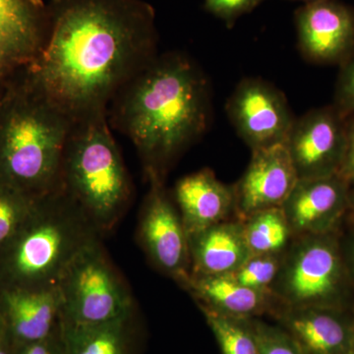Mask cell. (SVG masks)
I'll use <instances>...</instances> for the list:
<instances>
[{
    "label": "cell",
    "instance_id": "cell-27",
    "mask_svg": "<svg viewBox=\"0 0 354 354\" xmlns=\"http://www.w3.org/2000/svg\"><path fill=\"white\" fill-rule=\"evenodd\" d=\"M333 104L344 115H354V57L339 66Z\"/></svg>",
    "mask_w": 354,
    "mask_h": 354
},
{
    "label": "cell",
    "instance_id": "cell-16",
    "mask_svg": "<svg viewBox=\"0 0 354 354\" xmlns=\"http://www.w3.org/2000/svg\"><path fill=\"white\" fill-rule=\"evenodd\" d=\"M304 354H351L353 322L341 309L283 307L276 315Z\"/></svg>",
    "mask_w": 354,
    "mask_h": 354
},
{
    "label": "cell",
    "instance_id": "cell-18",
    "mask_svg": "<svg viewBox=\"0 0 354 354\" xmlns=\"http://www.w3.org/2000/svg\"><path fill=\"white\" fill-rule=\"evenodd\" d=\"M196 302L223 315L255 319L277 313L283 308L272 292L254 290L239 283L232 274L194 276L181 285Z\"/></svg>",
    "mask_w": 354,
    "mask_h": 354
},
{
    "label": "cell",
    "instance_id": "cell-34",
    "mask_svg": "<svg viewBox=\"0 0 354 354\" xmlns=\"http://www.w3.org/2000/svg\"><path fill=\"white\" fill-rule=\"evenodd\" d=\"M351 261H353V265L354 268V245L353 247V249H351Z\"/></svg>",
    "mask_w": 354,
    "mask_h": 354
},
{
    "label": "cell",
    "instance_id": "cell-22",
    "mask_svg": "<svg viewBox=\"0 0 354 354\" xmlns=\"http://www.w3.org/2000/svg\"><path fill=\"white\" fill-rule=\"evenodd\" d=\"M215 335L223 354H260L254 319L234 318L198 306Z\"/></svg>",
    "mask_w": 354,
    "mask_h": 354
},
{
    "label": "cell",
    "instance_id": "cell-2",
    "mask_svg": "<svg viewBox=\"0 0 354 354\" xmlns=\"http://www.w3.org/2000/svg\"><path fill=\"white\" fill-rule=\"evenodd\" d=\"M109 104V125L131 140L146 177L165 180L174 160L208 130L211 86L192 58L171 51L133 77Z\"/></svg>",
    "mask_w": 354,
    "mask_h": 354
},
{
    "label": "cell",
    "instance_id": "cell-21",
    "mask_svg": "<svg viewBox=\"0 0 354 354\" xmlns=\"http://www.w3.org/2000/svg\"><path fill=\"white\" fill-rule=\"evenodd\" d=\"M241 221L251 255L285 253L295 239L281 208L256 212Z\"/></svg>",
    "mask_w": 354,
    "mask_h": 354
},
{
    "label": "cell",
    "instance_id": "cell-7",
    "mask_svg": "<svg viewBox=\"0 0 354 354\" xmlns=\"http://www.w3.org/2000/svg\"><path fill=\"white\" fill-rule=\"evenodd\" d=\"M346 292V267L334 235L293 239L272 286L281 307L341 309Z\"/></svg>",
    "mask_w": 354,
    "mask_h": 354
},
{
    "label": "cell",
    "instance_id": "cell-12",
    "mask_svg": "<svg viewBox=\"0 0 354 354\" xmlns=\"http://www.w3.org/2000/svg\"><path fill=\"white\" fill-rule=\"evenodd\" d=\"M50 21L46 0H0V94L41 55Z\"/></svg>",
    "mask_w": 354,
    "mask_h": 354
},
{
    "label": "cell",
    "instance_id": "cell-24",
    "mask_svg": "<svg viewBox=\"0 0 354 354\" xmlns=\"http://www.w3.org/2000/svg\"><path fill=\"white\" fill-rule=\"evenodd\" d=\"M285 253L254 254L232 274L242 285L254 290L272 292L278 278Z\"/></svg>",
    "mask_w": 354,
    "mask_h": 354
},
{
    "label": "cell",
    "instance_id": "cell-19",
    "mask_svg": "<svg viewBox=\"0 0 354 354\" xmlns=\"http://www.w3.org/2000/svg\"><path fill=\"white\" fill-rule=\"evenodd\" d=\"M190 274L216 276L236 272L251 256L241 221L228 220L188 236Z\"/></svg>",
    "mask_w": 354,
    "mask_h": 354
},
{
    "label": "cell",
    "instance_id": "cell-26",
    "mask_svg": "<svg viewBox=\"0 0 354 354\" xmlns=\"http://www.w3.org/2000/svg\"><path fill=\"white\" fill-rule=\"evenodd\" d=\"M263 0H205L204 8L218 19L223 20L227 28H232L236 21L252 12Z\"/></svg>",
    "mask_w": 354,
    "mask_h": 354
},
{
    "label": "cell",
    "instance_id": "cell-5",
    "mask_svg": "<svg viewBox=\"0 0 354 354\" xmlns=\"http://www.w3.org/2000/svg\"><path fill=\"white\" fill-rule=\"evenodd\" d=\"M60 186L102 236L127 213L132 183L111 131L108 111L88 114L72 122L62 157Z\"/></svg>",
    "mask_w": 354,
    "mask_h": 354
},
{
    "label": "cell",
    "instance_id": "cell-28",
    "mask_svg": "<svg viewBox=\"0 0 354 354\" xmlns=\"http://www.w3.org/2000/svg\"><path fill=\"white\" fill-rule=\"evenodd\" d=\"M14 354H65L62 328L55 335L43 341L13 346Z\"/></svg>",
    "mask_w": 354,
    "mask_h": 354
},
{
    "label": "cell",
    "instance_id": "cell-29",
    "mask_svg": "<svg viewBox=\"0 0 354 354\" xmlns=\"http://www.w3.org/2000/svg\"><path fill=\"white\" fill-rule=\"evenodd\" d=\"M346 147L339 174L351 186L354 185V115L348 116Z\"/></svg>",
    "mask_w": 354,
    "mask_h": 354
},
{
    "label": "cell",
    "instance_id": "cell-8",
    "mask_svg": "<svg viewBox=\"0 0 354 354\" xmlns=\"http://www.w3.org/2000/svg\"><path fill=\"white\" fill-rule=\"evenodd\" d=\"M147 179L149 190L137 230L139 243L152 264L181 286L191 272L187 234L165 180L155 176Z\"/></svg>",
    "mask_w": 354,
    "mask_h": 354
},
{
    "label": "cell",
    "instance_id": "cell-6",
    "mask_svg": "<svg viewBox=\"0 0 354 354\" xmlns=\"http://www.w3.org/2000/svg\"><path fill=\"white\" fill-rule=\"evenodd\" d=\"M57 288L64 322L101 324L135 315L131 291L109 260L102 239L72 260Z\"/></svg>",
    "mask_w": 354,
    "mask_h": 354
},
{
    "label": "cell",
    "instance_id": "cell-17",
    "mask_svg": "<svg viewBox=\"0 0 354 354\" xmlns=\"http://www.w3.org/2000/svg\"><path fill=\"white\" fill-rule=\"evenodd\" d=\"M174 198L187 236L234 216V187L221 183L209 169L179 179Z\"/></svg>",
    "mask_w": 354,
    "mask_h": 354
},
{
    "label": "cell",
    "instance_id": "cell-4",
    "mask_svg": "<svg viewBox=\"0 0 354 354\" xmlns=\"http://www.w3.org/2000/svg\"><path fill=\"white\" fill-rule=\"evenodd\" d=\"M102 235L62 186L37 199L0 246V290L57 288L72 260Z\"/></svg>",
    "mask_w": 354,
    "mask_h": 354
},
{
    "label": "cell",
    "instance_id": "cell-30",
    "mask_svg": "<svg viewBox=\"0 0 354 354\" xmlns=\"http://www.w3.org/2000/svg\"><path fill=\"white\" fill-rule=\"evenodd\" d=\"M0 354H14L13 344L6 335L0 341Z\"/></svg>",
    "mask_w": 354,
    "mask_h": 354
},
{
    "label": "cell",
    "instance_id": "cell-33",
    "mask_svg": "<svg viewBox=\"0 0 354 354\" xmlns=\"http://www.w3.org/2000/svg\"><path fill=\"white\" fill-rule=\"evenodd\" d=\"M292 1L304 2V4L310 3V2L316 1V0H292Z\"/></svg>",
    "mask_w": 354,
    "mask_h": 354
},
{
    "label": "cell",
    "instance_id": "cell-32",
    "mask_svg": "<svg viewBox=\"0 0 354 354\" xmlns=\"http://www.w3.org/2000/svg\"><path fill=\"white\" fill-rule=\"evenodd\" d=\"M6 337V328H4L3 320H2L1 313H0V341Z\"/></svg>",
    "mask_w": 354,
    "mask_h": 354
},
{
    "label": "cell",
    "instance_id": "cell-14",
    "mask_svg": "<svg viewBox=\"0 0 354 354\" xmlns=\"http://www.w3.org/2000/svg\"><path fill=\"white\" fill-rule=\"evenodd\" d=\"M351 185L339 174L298 179L281 209L293 239L333 234L349 208Z\"/></svg>",
    "mask_w": 354,
    "mask_h": 354
},
{
    "label": "cell",
    "instance_id": "cell-3",
    "mask_svg": "<svg viewBox=\"0 0 354 354\" xmlns=\"http://www.w3.org/2000/svg\"><path fill=\"white\" fill-rule=\"evenodd\" d=\"M72 122L27 69L16 77L0 94V180L34 197L57 189Z\"/></svg>",
    "mask_w": 354,
    "mask_h": 354
},
{
    "label": "cell",
    "instance_id": "cell-9",
    "mask_svg": "<svg viewBox=\"0 0 354 354\" xmlns=\"http://www.w3.org/2000/svg\"><path fill=\"white\" fill-rule=\"evenodd\" d=\"M225 111L252 152L285 144L297 118L286 95L260 78H246L237 84Z\"/></svg>",
    "mask_w": 354,
    "mask_h": 354
},
{
    "label": "cell",
    "instance_id": "cell-20",
    "mask_svg": "<svg viewBox=\"0 0 354 354\" xmlns=\"http://www.w3.org/2000/svg\"><path fill=\"white\" fill-rule=\"evenodd\" d=\"M134 317L101 324L62 321L65 354H133Z\"/></svg>",
    "mask_w": 354,
    "mask_h": 354
},
{
    "label": "cell",
    "instance_id": "cell-10",
    "mask_svg": "<svg viewBox=\"0 0 354 354\" xmlns=\"http://www.w3.org/2000/svg\"><path fill=\"white\" fill-rule=\"evenodd\" d=\"M348 118L334 104L295 118L285 145L298 179L339 174L346 147Z\"/></svg>",
    "mask_w": 354,
    "mask_h": 354
},
{
    "label": "cell",
    "instance_id": "cell-15",
    "mask_svg": "<svg viewBox=\"0 0 354 354\" xmlns=\"http://www.w3.org/2000/svg\"><path fill=\"white\" fill-rule=\"evenodd\" d=\"M0 313L13 346L43 341L62 328L59 291L57 288L0 290Z\"/></svg>",
    "mask_w": 354,
    "mask_h": 354
},
{
    "label": "cell",
    "instance_id": "cell-35",
    "mask_svg": "<svg viewBox=\"0 0 354 354\" xmlns=\"http://www.w3.org/2000/svg\"><path fill=\"white\" fill-rule=\"evenodd\" d=\"M351 354H354V325H353V348H351Z\"/></svg>",
    "mask_w": 354,
    "mask_h": 354
},
{
    "label": "cell",
    "instance_id": "cell-23",
    "mask_svg": "<svg viewBox=\"0 0 354 354\" xmlns=\"http://www.w3.org/2000/svg\"><path fill=\"white\" fill-rule=\"evenodd\" d=\"M38 198L0 180V246L17 232Z\"/></svg>",
    "mask_w": 354,
    "mask_h": 354
},
{
    "label": "cell",
    "instance_id": "cell-31",
    "mask_svg": "<svg viewBox=\"0 0 354 354\" xmlns=\"http://www.w3.org/2000/svg\"><path fill=\"white\" fill-rule=\"evenodd\" d=\"M349 208L353 209L354 214V185L351 186V192H349Z\"/></svg>",
    "mask_w": 354,
    "mask_h": 354
},
{
    "label": "cell",
    "instance_id": "cell-1",
    "mask_svg": "<svg viewBox=\"0 0 354 354\" xmlns=\"http://www.w3.org/2000/svg\"><path fill=\"white\" fill-rule=\"evenodd\" d=\"M48 3V39L28 73L72 120L108 111L120 88L158 55L155 9L144 0Z\"/></svg>",
    "mask_w": 354,
    "mask_h": 354
},
{
    "label": "cell",
    "instance_id": "cell-36",
    "mask_svg": "<svg viewBox=\"0 0 354 354\" xmlns=\"http://www.w3.org/2000/svg\"><path fill=\"white\" fill-rule=\"evenodd\" d=\"M46 1H48H48H53V0H46Z\"/></svg>",
    "mask_w": 354,
    "mask_h": 354
},
{
    "label": "cell",
    "instance_id": "cell-13",
    "mask_svg": "<svg viewBox=\"0 0 354 354\" xmlns=\"http://www.w3.org/2000/svg\"><path fill=\"white\" fill-rule=\"evenodd\" d=\"M298 181L285 144L254 151L243 176L234 187V218L281 208Z\"/></svg>",
    "mask_w": 354,
    "mask_h": 354
},
{
    "label": "cell",
    "instance_id": "cell-25",
    "mask_svg": "<svg viewBox=\"0 0 354 354\" xmlns=\"http://www.w3.org/2000/svg\"><path fill=\"white\" fill-rule=\"evenodd\" d=\"M260 354H304L283 328L272 327L254 319Z\"/></svg>",
    "mask_w": 354,
    "mask_h": 354
},
{
    "label": "cell",
    "instance_id": "cell-11",
    "mask_svg": "<svg viewBox=\"0 0 354 354\" xmlns=\"http://www.w3.org/2000/svg\"><path fill=\"white\" fill-rule=\"evenodd\" d=\"M298 50L310 64L341 65L354 57V8L316 0L295 11Z\"/></svg>",
    "mask_w": 354,
    "mask_h": 354
}]
</instances>
